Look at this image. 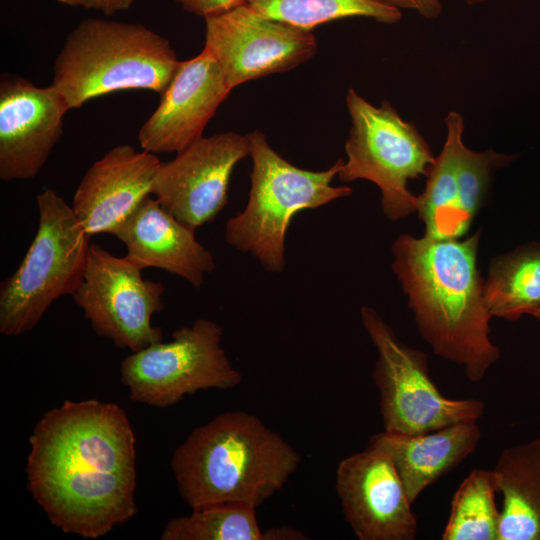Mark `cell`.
I'll list each match as a JSON object with an SVG mask.
<instances>
[{
	"mask_svg": "<svg viewBox=\"0 0 540 540\" xmlns=\"http://www.w3.org/2000/svg\"><path fill=\"white\" fill-rule=\"evenodd\" d=\"M246 4L261 15L307 30L347 17L386 24L402 17L400 9L379 0H246Z\"/></svg>",
	"mask_w": 540,
	"mask_h": 540,
	"instance_id": "cell-24",
	"label": "cell"
},
{
	"mask_svg": "<svg viewBox=\"0 0 540 540\" xmlns=\"http://www.w3.org/2000/svg\"><path fill=\"white\" fill-rule=\"evenodd\" d=\"M248 156L247 135L230 131L201 137L160 164L152 195L178 221L196 230L224 209L233 169Z\"/></svg>",
	"mask_w": 540,
	"mask_h": 540,
	"instance_id": "cell-12",
	"label": "cell"
},
{
	"mask_svg": "<svg viewBox=\"0 0 540 540\" xmlns=\"http://www.w3.org/2000/svg\"><path fill=\"white\" fill-rule=\"evenodd\" d=\"M360 318L378 354L372 378L384 430L418 434L483 416V401L444 396L430 376L427 355L402 342L374 308L362 306Z\"/></svg>",
	"mask_w": 540,
	"mask_h": 540,
	"instance_id": "cell-8",
	"label": "cell"
},
{
	"mask_svg": "<svg viewBox=\"0 0 540 540\" xmlns=\"http://www.w3.org/2000/svg\"><path fill=\"white\" fill-rule=\"evenodd\" d=\"M185 11L203 18L215 16L246 3V0H175Z\"/></svg>",
	"mask_w": 540,
	"mask_h": 540,
	"instance_id": "cell-26",
	"label": "cell"
},
{
	"mask_svg": "<svg viewBox=\"0 0 540 540\" xmlns=\"http://www.w3.org/2000/svg\"><path fill=\"white\" fill-rule=\"evenodd\" d=\"M480 235L401 234L391 246V267L421 337L435 355L461 366L471 382L481 381L501 354L490 338L493 317L477 263Z\"/></svg>",
	"mask_w": 540,
	"mask_h": 540,
	"instance_id": "cell-2",
	"label": "cell"
},
{
	"mask_svg": "<svg viewBox=\"0 0 540 540\" xmlns=\"http://www.w3.org/2000/svg\"><path fill=\"white\" fill-rule=\"evenodd\" d=\"M446 140L426 176L423 192L417 195V214L424 224L425 236L434 239L463 238L457 216V174L464 121L455 111L445 117Z\"/></svg>",
	"mask_w": 540,
	"mask_h": 540,
	"instance_id": "cell-20",
	"label": "cell"
},
{
	"mask_svg": "<svg viewBox=\"0 0 540 540\" xmlns=\"http://www.w3.org/2000/svg\"><path fill=\"white\" fill-rule=\"evenodd\" d=\"M483 295L492 317L515 321L540 306V243L492 259Z\"/></svg>",
	"mask_w": 540,
	"mask_h": 540,
	"instance_id": "cell-21",
	"label": "cell"
},
{
	"mask_svg": "<svg viewBox=\"0 0 540 540\" xmlns=\"http://www.w3.org/2000/svg\"><path fill=\"white\" fill-rule=\"evenodd\" d=\"M127 248L126 257L142 270L155 267L200 288L216 268L213 254L195 230L168 213L156 198L146 197L112 233Z\"/></svg>",
	"mask_w": 540,
	"mask_h": 540,
	"instance_id": "cell-17",
	"label": "cell"
},
{
	"mask_svg": "<svg viewBox=\"0 0 540 540\" xmlns=\"http://www.w3.org/2000/svg\"><path fill=\"white\" fill-rule=\"evenodd\" d=\"M530 315L540 322V306L535 309Z\"/></svg>",
	"mask_w": 540,
	"mask_h": 540,
	"instance_id": "cell-29",
	"label": "cell"
},
{
	"mask_svg": "<svg viewBox=\"0 0 540 540\" xmlns=\"http://www.w3.org/2000/svg\"><path fill=\"white\" fill-rule=\"evenodd\" d=\"M467 2V4L469 5H473V4H479V3H483L487 0H465Z\"/></svg>",
	"mask_w": 540,
	"mask_h": 540,
	"instance_id": "cell-30",
	"label": "cell"
},
{
	"mask_svg": "<svg viewBox=\"0 0 540 540\" xmlns=\"http://www.w3.org/2000/svg\"><path fill=\"white\" fill-rule=\"evenodd\" d=\"M39 224L15 272L0 285V333L17 336L32 330L49 306L80 287L90 235L62 197L52 189L37 195Z\"/></svg>",
	"mask_w": 540,
	"mask_h": 540,
	"instance_id": "cell-6",
	"label": "cell"
},
{
	"mask_svg": "<svg viewBox=\"0 0 540 540\" xmlns=\"http://www.w3.org/2000/svg\"><path fill=\"white\" fill-rule=\"evenodd\" d=\"M494 469H475L455 491L442 540H498L501 511Z\"/></svg>",
	"mask_w": 540,
	"mask_h": 540,
	"instance_id": "cell-22",
	"label": "cell"
},
{
	"mask_svg": "<svg viewBox=\"0 0 540 540\" xmlns=\"http://www.w3.org/2000/svg\"><path fill=\"white\" fill-rule=\"evenodd\" d=\"M493 469L502 495L498 540H540V436L503 449Z\"/></svg>",
	"mask_w": 540,
	"mask_h": 540,
	"instance_id": "cell-19",
	"label": "cell"
},
{
	"mask_svg": "<svg viewBox=\"0 0 540 540\" xmlns=\"http://www.w3.org/2000/svg\"><path fill=\"white\" fill-rule=\"evenodd\" d=\"M135 442L119 405L66 400L30 435L28 489L64 533L104 536L137 512Z\"/></svg>",
	"mask_w": 540,
	"mask_h": 540,
	"instance_id": "cell-1",
	"label": "cell"
},
{
	"mask_svg": "<svg viewBox=\"0 0 540 540\" xmlns=\"http://www.w3.org/2000/svg\"><path fill=\"white\" fill-rule=\"evenodd\" d=\"M346 105L351 128L345 142L347 161L337 174L339 180L374 183L381 192L382 211L392 222L417 213V196L408 183L426 177L435 162L428 143L388 101L374 106L351 88Z\"/></svg>",
	"mask_w": 540,
	"mask_h": 540,
	"instance_id": "cell-7",
	"label": "cell"
},
{
	"mask_svg": "<svg viewBox=\"0 0 540 540\" xmlns=\"http://www.w3.org/2000/svg\"><path fill=\"white\" fill-rule=\"evenodd\" d=\"M247 136L252 160L248 202L227 220L224 239L253 256L267 272L280 273L286 266L288 227L296 213L348 197L352 188L332 185L343 159L323 171L305 170L279 155L261 131Z\"/></svg>",
	"mask_w": 540,
	"mask_h": 540,
	"instance_id": "cell-5",
	"label": "cell"
},
{
	"mask_svg": "<svg viewBox=\"0 0 540 540\" xmlns=\"http://www.w3.org/2000/svg\"><path fill=\"white\" fill-rule=\"evenodd\" d=\"M70 110L51 84L37 87L16 76L0 81V179L8 182L35 177L63 132Z\"/></svg>",
	"mask_w": 540,
	"mask_h": 540,
	"instance_id": "cell-14",
	"label": "cell"
},
{
	"mask_svg": "<svg viewBox=\"0 0 540 540\" xmlns=\"http://www.w3.org/2000/svg\"><path fill=\"white\" fill-rule=\"evenodd\" d=\"M204 19V48L219 64L231 89L294 69L317 50L311 30L261 15L246 3Z\"/></svg>",
	"mask_w": 540,
	"mask_h": 540,
	"instance_id": "cell-11",
	"label": "cell"
},
{
	"mask_svg": "<svg viewBox=\"0 0 540 540\" xmlns=\"http://www.w3.org/2000/svg\"><path fill=\"white\" fill-rule=\"evenodd\" d=\"M179 62L169 40L142 24L86 18L66 37L51 85L69 109L127 89L161 96Z\"/></svg>",
	"mask_w": 540,
	"mask_h": 540,
	"instance_id": "cell-4",
	"label": "cell"
},
{
	"mask_svg": "<svg viewBox=\"0 0 540 540\" xmlns=\"http://www.w3.org/2000/svg\"><path fill=\"white\" fill-rule=\"evenodd\" d=\"M301 460L256 415L228 411L192 430L170 465L192 509L224 502L257 508L285 485Z\"/></svg>",
	"mask_w": 540,
	"mask_h": 540,
	"instance_id": "cell-3",
	"label": "cell"
},
{
	"mask_svg": "<svg viewBox=\"0 0 540 540\" xmlns=\"http://www.w3.org/2000/svg\"><path fill=\"white\" fill-rule=\"evenodd\" d=\"M513 159V156L497 153L492 148L476 152L463 146L457 174V216L462 237L468 234L482 206L494 172Z\"/></svg>",
	"mask_w": 540,
	"mask_h": 540,
	"instance_id": "cell-25",
	"label": "cell"
},
{
	"mask_svg": "<svg viewBox=\"0 0 540 540\" xmlns=\"http://www.w3.org/2000/svg\"><path fill=\"white\" fill-rule=\"evenodd\" d=\"M336 491L346 521L359 540H413L417 518L390 457L366 447L342 459Z\"/></svg>",
	"mask_w": 540,
	"mask_h": 540,
	"instance_id": "cell-13",
	"label": "cell"
},
{
	"mask_svg": "<svg viewBox=\"0 0 540 540\" xmlns=\"http://www.w3.org/2000/svg\"><path fill=\"white\" fill-rule=\"evenodd\" d=\"M162 540H268L258 525L256 508L239 502L214 503L194 508L188 516L171 519Z\"/></svg>",
	"mask_w": 540,
	"mask_h": 540,
	"instance_id": "cell-23",
	"label": "cell"
},
{
	"mask_svg": "<svg viewBox=\"0 0 540 540\" xmlns=\"http://www.w3.org/2000/svg\"><path fill=\"white\" fill-rule=\"evenodd\" d=\"M398 9L416 11L426 19H436L442 11L440 0H379Z\"/></svg>",
	"mask_w": 540,
	"mask_h": 540,
	"instance_id": "cell-28",
	"label": "cell"
},
{
	"mask_svg": "<svg viewBox=\"0 0 540 540\" xmlns=\"http://www.w3.org/2000/svg\"><path fill=\"white\" fill-rule=\"evenodd\" d=\"M171 336L122 360L121 380L132 401L165 408L199 390L241 383V373L222 348V326L201 318Z\"/></svg>",
	"mask_w": 540,
	"mask_h": 540,
	"instance_id": "cell-9",
	"label": "cell"
},
{
	"mask_svg": "<svg viewBox=\"0 0 540 540\" xmlns=\"http://www.w3.org/2000/svg\"><path fill=\"white\" fill-rule=\"evenodd\" d=\"M231 90L206 48L180 61L159 106L139 130L141 148L154 154L184 150L203 137L207 123Z\"/></svg>",
	"mask_w": 540,
	"mask_h": 540,
	"instance_id": "cell-15",
	"label": "cell"
},
{
	"mask_svg": "<svg viewBox=\"0 0 540 540\" xmlns=\"http://www.w3.org/2000/svg\"><path fill=\"white\" fill-rule=\"evenodd\" d=\"M141 272L126 256L116 257L91 243L83 281L72 295L99 336L132 352L163 340L151 319L165 307V286L144 279Z\"/></svg>",
	"mask_w": 540,
	"mask_h": 540,
	"instance_id": "cell-10",
	"label": "cell"
},
{
	"mask_svg": "<svg viewBox=\"0 0 540 540\" xmlns=\"http://www.w3.org/2000/svg\"><path fill=\"white\" fill-rule=\"evenodd\" d=\"M72 7L94 9L107 16L128 10L136 0H57Z\"/></svg>",
	"mask_w": 540,
	"mask_h": 540,
	"instance_id": "cell-27",
	"label": "cell"
},
{
	"mask_svg": "<svg viewBox=\"0 0 540 540\" xmlns=\"http://www.w3.org/2000/svg\"><path fill=\"white\" fill-rule=\"evenodd\" d=\"M161 162L156 154L123 144L110 149L82 177L72 210L85 232L111 234L152 195Z\"/></svg>",
	"mask_w": 540,
	"mask_h": 540,
	"instance_id": "cell-16",
	"label": "cell"
},
{
	"mask_svg": "<svg viewBox=\"0 0 540 540\" xmlns=\"http://www.w3.org/2000/svg\"><path fill=\"white\" fill-rule=\"evenodd\" d=\"M481 435L477 421L418 434L383 430L369 439L367 447L390 457L413 504L426 488L475 452Z\"/></svg>",
	"mask_w": 540,
	"mask_h": 540,
	"instance_id": "cell-18",
	"label": "cell"
}]
</instances>
